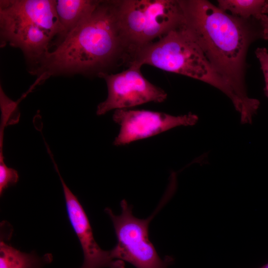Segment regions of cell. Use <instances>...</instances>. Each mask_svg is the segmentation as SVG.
Instances as JSON below:
<instances>
[{"label":"cell","mask_w":268,"mask_h":268,"mask_svg":"<svg viewBox=\"0 0 268 268\" xmlns=\"http://www.w3.org/2000/svg\"><path fill=\"white\" fill-rule=\"evenodd\" d=\"M184 26L216 72L228 84L240 106L243 124H251L260 101L248 96L245 80L246 57L250 45L263 39L258 19L234 16L205 0H179Z\"/></svg>","instance_id":"6da1fadb"},{"label":"cell","mask_w":268,"mask_h":268,"mask_svg":"<svg viewBox=\"0 0 268 268\" xmlns=\"http://www.w3.org/2000/svg\"><path fill=\"white\" fill-rule=\"evenodd\" d=\"M130 60L119 0H100L92 13L50 50L32 72L52 75H98Z\"/></svg>","instance_id":"7a4b0ae2"},{"label":"cell","mask_w":268,"mask_h":268,"mask_svg":"<svg viewBox=\"0 0 268 268\" xmlns=\"http://www.w3.org/2000/svg\"><path fill=\"white\" fill-rule=\"evenodd\" d=\"M144 65L183 75L212 86L230 99L237 112L239 110V103L234 92L212 67L184 24L157 41L138 49L128 67H142Z\"/></svg>","instance_id":"3957f363"},{"label":"cell","mask_w":268,"mask_h":268,"mask_svg":"<svg viewBox=\"0 0 268 268\" xmlns=\"http://www.w3.org/2000/svg\"><path fill=\"white\" fill-rule=\"evenodd\" d=\"M119 6L131 59L138 49L184 24L179 0H119Z\"/></svg>","instance_id":"277c9868"},{"label":"cell","mask_w":268,"mask_h":268,"mask_svg":"<svg viewBox=\"0 0 268 268\" xmlns=\"http://www.w3.org/2000/svg\"><path fill=\"white\" fill-rule=\"evenodd\" d=\"M121 213L115 215L108 207L105 211L110 217L117 243L111 250L115 260L128 262L136 268H168L173 258L162 259L149 239L148 226L155 212L146 219L134 216L132 206L124 200L121 202Z\"/></svg>","instance_id":"5b68a950"},{"label":"cell","mask_w":268,"mask_h":268,"mask_svg":"<svg viewBox=\"0 0 268 268\" xmlns=\"http://www.w3.org/2000/svg\"><path fill=\"white\" fill-rule=\"evenodd\" d=\"M141 67L131 65L119 73L98 74L105 80L108 88L107 99L97 106L98 115L114 109H129L150 102L161 103L166 99V92L147 80L140 71Z\"/></svg>","instance_id":"8992f818"},{"label":"cell","mask_w":268,"mask_h":268,"mask_svg":"<svg viewBox=\"0 0 268 268\" xmlns=\"http://www.w3.org/2000/svg\"><path fill=\"white\" fill-rule=\"evenodd\" d=\"M120 126L114 141L116 146L124 145L147 138L179 126H192L198 121L193 113L173 116L165 113L129 109L116 110L113 115Z\"/></svg>","instance_id":"52a82bcc"},{"label":"cell","mask_w":268,"mask_h":268,"mask_svg":"<svg viewBox=\"0 0 268 268\" xmlns=\"http://www.w3.org/2000/svg\"><path fill=\"white\" fill-rule=\"evenodd\" d=\"M1 46L18 48L29 64L31 73L50 51L53 39L46 31L27 20L0 11Z\"/></svg>","instance_id":"ba28073f"},{"label":"cell","mask_w":268,"mask_h":268,"mask_svg":"<svg viewBox=\"0 0 268 268\" xmlns=\"http://www.w3.org/2000/svg\"><path fill=\"white\" fill-rule=\"evenodd\" d=\"M69 221L80 243L84 261L80 268H125L122 261L115 260L111 250H102L96 242L88 217L76 197L68 188L58 170Z\"/></svg>","instance_id":"9c48e42d"},{"label":"cell","mask_w":268,"mask_h":268,"mask_svg":"<svg viewBox=\"0 0 268 268\" xmlns=\"http://www.w3.org/2000/svg\"><path fill=\"white\" fill-rule=\"evenodd\" d=\"M53 0H1L0 11L27 20L46 31L53 39L61 34V26Z\"/></svg>","instance_id":"30bf717a"},{"label":"cell","mask_w":268,"mask_h":268,"mask_svg":"<svg viewBox=\"0 0 268 268\" xmlns=\"http://www.w3.org/2000/svg\"><path fill=\"white\" fill-rule=\"evenodd\" d=\"M99 2L97 0H56V11L61 31L54 44L55 47L92 13Z\"/></svg>","instance_id":"8fae6325"},{"label":"cell","mask_w":268,"mask_h":268,"mask_svg":"<svg viewBox=\"0 0 268 268\" xmlns=\"http://www.w3.org/2000/svg\"><path fill=\"white\" fill-rule=\"evenodd\" d=\"M0 238V268H43L53 260L51 254L39 256L34 252L23 253Z\"/></svg>","instance_id":"7c38bea8"},{"label":"cell","mask_w":268,"mask_h":268,"mask_svg":"<svg viewBox=\"0 0 268 268\" xmlns=\"http://www.w3.org/2000/svg\"><path fill=\"white\" fill-rule=\"evenodd\" d=\"M265 0H218L217 6L221 10L242 19H257L262 14Z\"/></svg>","instance_id":"4fadbf2b"},{"label":"cell","mask_w":268,"mask_h":268,"mask_svg":"<svg viewBox=\"0 0 268 268\" xmlns=\"http://www.w3.org/2000/svg\"><path fill=\"white\" fill-rule=\"evenodd\" d=\"M0 159V194L1 196L4 189L17 182L18 174L15 170L8 167L4 164L1 154Z\"/></svg>","instance_id":"5bb4252c"},{"label":"cell","mask_w":268,"mask_h":268,"mask_svg":"<svg viewBox=\"0 0 268 268\" xmlns=\"http://www.w3.org/2000/svg\"><path fill=\"white\" fill-rule=\"evenodd\" d=\"M255 55L259 61L264 75L265 83L264 91L268 97V50L264 47L258 48L255 51Z\"/></svg>","instance_id":"9a60e30c"},{"label":"cell","mask_w":268,"mask_h":268,"mask_svg":"<svg viewBox=\"0 0 268 268\" xmlns=\"http://www.w3.org/2000/svg\"><path fill=\"white\" fill-rule=\"evenodd\" d=\"M258 19L262 27L263 39L268 40V15L262 14L258 17Z\"/></svg>","instance_id":"2e32d148"},{"label":"cell","mask_w":268,"mask_h":268,"mask_svg":"<svg viewBox=\"0 0 268 268\" xmlns=\"http://www.w3.org/2000/svg\"><path fill=\"white\" fill-rule=\"evenodd\" d=\"M262 14H268V0H266L262 10Z\"/></svg>","instance_id":"e0dca14e"},{"label":"cell","mask_w":268,"mask_h":268,"mask_svg":"<svg viewBox=\"0 0 268 268\" xmlns=\"http://www.w3.org/2000/svg\"><path fill=\"white\" fill-rule=\"evenodd\" d=\"M260 268H268V263Z\"/></svg>","instance_id":"ac0fdd59"}]
</instances>
